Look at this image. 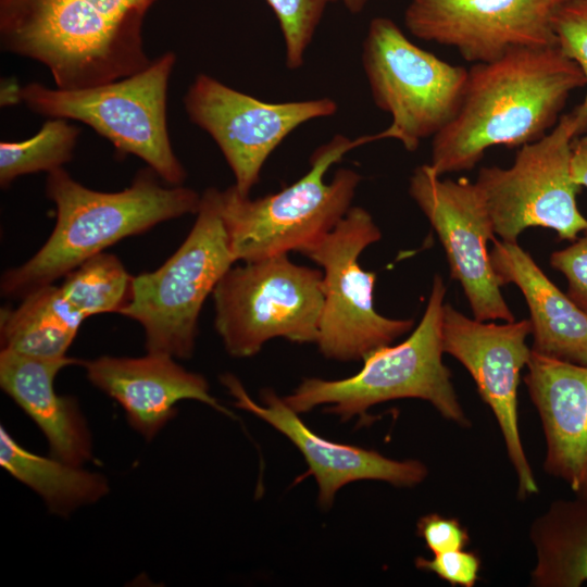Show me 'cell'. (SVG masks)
<instances>
[{"label":"cell","instance_id":"cell-20","mask_svg":"<svg viewBox=\"0 0 587 587\" xmlns=\"http://www.w3.org/2000/svg\"><path fill=\"white\" fill-rule=\"evenodd\" d=\"M489 254L500 285L514 284L526 300L532 351L587 365V313L546 276L517 242L495 239Z\"/></svg>","mask_w":587,"mask_h":587},{"label":"cell","instance_id":"cell-12","mask_svg":"<svg viewBox=\"0 0 587 587\" xmlns=\"http://www.w3.org/2000/svg\"><path fill=\"white\" fill-rule=\"evenodd\" d=\"M189 120L218 146L235 176L234 186L249 196L263 164L280 142L303 123L335 114L329 98L267 102L199 74L184 97Z\"/></svg>","mask_w":587,"mask_h":587},{"label":"cell","instance_id":"cell-25","mask_svg":"<svg viewBox=\"0 0 587 587\" xmlns=\"http://www.w3.org/2000/svg\"><path fill=\"white\" fill-rule=\"evenodd\" d=\"M80 129L65 118H48L33 137L0 142V185L22 175L50 173L73 158Z\"/></svg>","mask_w":587,"mask_h":587},{"label":"cell","instance_id":"cell-22","mask_svg":"<svg viewBox=\"0 0 587 587\" xmlns=\"http://www.w3.org/2000/svg\"><path fill=\"white\" fill-rule=\"evenodd\" d=\"M0 312L1 350L40 359H62L86 320L51 284Z\"/></svg>","mask_w":587,"mask_h":587},{"label":"cell","instance_id":"cell-30","mask_svg":"<svg viewBox=\"0 0 587 587\" xmlns=\"http://www.w3.org/2000/svg\"><path fill=\"white\" fill-rule=\"evenodd\" d=\"M416 534L433 554L465 549L471 541L467 529L458 519L434 512L419 519Z\"/></svg>","mask_w":587,"mask_h":587},{"label":"cell","instance_id":"cell-28","mask_svg":"<svg viewBox=\"0 0 587 587\" xmlns=\"http://www.w3.org/2000/svg\"><path fill=\"white\" fill-rule=\"evenodd\" d=\"M414 564L451 586L474 587L479 577L482 560L475 551L462 549L433 554L432 559L417 557Z\"/></svg>","mask_w":587,"mask_h":587},{"label":"cell","instance_id":"cell-29","mask_svg":"<svg viewBox=\"0 0 587 587\" xmlns=\"http://www.w3.org/2000/svg\"><path fill=\"white\" fill-rule=\"evenodd\" d=\"M569 247L554 251L550 264L567 280L570 299L587 313V229Z\"/></svg>","mask_w":587,"mask_h":587},{"label":"cell","instance_id":"cell-5","mask_svg":"<svg viewBox=\"0 0 587 587\" xmlns=\"http://www.w3.org/2000/svg\"><path fill=\"white\" fill-rule=\"evenodd\" d=\"M374 140V135L355 140L333 137L314 151L305 175L272 195L251 199L234 185L221 191L222 216L235 261L247 263L300 251L330 232L351 208L361 175L339 168L326 183L325 173L346 152Z\"/></svg>","mask_w":587,"mask_h":587},{"label":"cell","instance_id":"cell-24","mask_svg":"<svg viewBox=\"0 0 587 587\" xmlns=\"http://www.w3.org/2000/svg\"><path fill=\"white\" fill-rule=\"evenodd\" d=\"M133 279L116 255L101 252L65 275L59 287L71 307L87 319L121 313L132 297Z\"/></svg>","mask_w":587,"mask_h":587},{"label":"cell","instance_id":"cell-2","mask_svg":"<svg viewBox=\"0 0 587 587\" xmlns=\"http://www.w3.org/2000/svg\"><path fill=\"white\" fill-rule=\"evenodd\" d=\"M157 0H0L3 51L47 67L58 88L80 89L146 68L142 27Z\"/></svg>","mask_w":587,"mask_h":587},{"label":"cell","instance_id":"cell-27","mask_svg":"<svg viewBox=\"0 0 587 587\" xmlns=\"http://www.w3.org/2000/svg\"><path fill=\"white\" fill-rule=\"evenodd\" d=\"M560 50L583 71L587 86V0H567L553 22ZM578 136L587 133V92L584 101L572 111Z\"/></svg>","mask_w":587,"mask_h":587},{"label":"cell","instance_id":"cell-8","mask_svg":"<svg viewBox=\"0 0 587 587\" xmlns=\"http://www.w3.org/2000/svg\"><path fill=\"white\" fill-rule=\"evenodd\" d=\"M323 272L287 253L230 267L216 284L214 326L235 358L257 354L273 338L316 342L324 304Z\"/></svg>","mask_w":587,"mask_h":587},{"label":"cell","instance_id":"cell-32","mask_svg":"<svg viewBox=\"0 0 587 587\" xmlns=\"http://www.w3.org/2000/svg\"><path fill=\"white\" fill-rule=\"evenodd\" d=\"M21 87L16 83L5 82L4 87L1 88V105H10L21 102L20 91Z\"/></svg>","mask_w":587,"mask_h":587},{"label":"cell","instance_id":"cell-4","mask_svg":"<svg viewBox=\"0 0 587 587\" xmlns=\"http://www.w3.org/2000/svg\"><path fill=\"white\" fill-rule=\"evenodd\" d=\"M446 286L436 275L425 312L412 334L396 346H383L362 360L354 375L337 380L305 378L285 403L298 414L327 404L325 412L341 421L369 417L367 410L386 401L415 398L428 401L445 420L469 428L472 423L444 364L441 324Z\"/></svg>","mask_w":587,"mask_h":587},{"label":"cell","instance_id":"cell-26","mask_svg":"<svg viewBox=\"0 0 587 587\" xmlns=\"http://www.w3.org/2000/svg\"><path fill=\"white\" fill-rule=\"evenodd\" d=\"M275 13L285 42L286 65H303L305 51L327 5L336 0H265Z\"/></svg>","mask_w":587,"mask_h":587},{"label":"cell","instance_id":"cell-10","mask_svg":"<svg viewBox=\"0 0 587 587\" xmlns=\"http://www.w3.org/2000/svg\"><path fill=\"white\" fill-rule=\"evenodd\" d=\"M577 136V122L570 112L544 137L521 146L510 167L479 170L474 183L495 234L503 241L517 242L529 227L550 228L560 239L573 241L587 229L576 201L580 186L571 166Z\"/></svg>","mask_w":587,"mask_h":587},{"label":"cell","instance_id":"cell-9","mask_svg":"<svg viewBox=\"0 0 587 587\" xmlns=\"http://www.w3.org/2000/svg\"><path fill=\"white\" fill-rule=\"evenodd\" d=\"M362 64L375 104L391 124L377 139L392 138L415 151L457 114L467 70L449 64L414 45L388 17L371 21L363 41Z\"/></svg>","mask_w":587,"mask_h":587},{"label":"cell","instance_id":"cell-33","mask_svg":"<svg viewBox=\"0 0 587 587\" xmlns=\"http://www.w3.org/2000/svg\"><path fill=\"white\" fill-rule=\"evenodd\" d=\"M345 7L353 14L360 13L366 5L367 0H341Z\"/></svg>","mask_w":587,"mask_h":587},{"label":"cell","instance_id":"cell-13","mask_svg":"<svg viewBox=\"0 0 587 587\" xmlns=\"http://www.w3.org/2000/svg\"><path fill=\"white\" fill-rule=\"evenodd\" d=\"M529 320L496 324L472 320L445 303L441 340L445 353L471 374L482 400L491 410L507 454L517 477L516 496L527 499L539 492L519 428L517 388L532 349Z\"/></svg>","mask_w":587,"mask_h":587},{"label":"cell","instance_id":"cell-15","mask_svg":"<svg viewBox=\"0 0 587 587\" xmlns=\"http://www.w3.org/2000/svg\"><path fill=\"white\" fill-rule=\"evenodd\" d=\"M566 1L410 0L404 25L469 62H492L519 49L557 47L553 22Z\"/></svg>","mask_w":587,"mask_h":587},{"label":"cell","instance_id":"cell-3","mask_svg":"<svg viewBox=\"0 0 587 587\" xmlns=\"http://www.w3.org/2000/svg\"><path fill=\"white\" fill-rule=\"evenodd\" d=\"M158 177L148 167L127 188L103 192L79 184L63 167L48 173L46 195L55 205L54 228L28 261L3 274L2 296L23 299L123 238L198 212L201 196L197 191L182 185L163 186Z\"/></svg>","mask_w":587,"mask_h":587},{"label":"cell","instance_id":"cell-14","mask_svg":"<svg viewBox=\"0 0 587 587\" xmlns=\"http://www.w3.org/2000/svg\"><path fill=\"white\" fill-rule=\"evenodd\" d=\"M409 193L436 230L450 275L460 282L474 319L515 321L490 261L487 243L495 240V230L475 183L440 179L424 164L410 177Z\"/></svg>","mask_w":587,"mask_h":587},{"label":"cell","instance_id":"cell-1","mask_svg":"<svg viewBox=\"0 0 587 587\" xmlns=\"http://www.w3.org/2000/svg\"><path fill=\"white\" fill-rule=\"evenodd\" d=\"M586 86L580 67L557 47L511 51L473 63L455 116L433 137L438 176L471 171L490 147H521L549 133L572 91Z\"/></svg>","mask_w":587,"mask_h":587},{"label":"cell","instance_id":"cell-23","mask_svg":"<svg viewBox=\"0 0 587 587\" xmlns=\"http://www.w3.org/2000/svg\"><path fill=\"white\" fill-rule=\"evenodd\" d=\"M0 465L36 491L51 513L66 516L77 508L97 502L109 492L107 478L54 457H42L22 447L0 427Z\"/></svg>","mask_w":587,"mask_h":587},{"label":"cell","instance_id":"cell-11","mask_svg":"<svg viewBox=\"0 0 587 587\" xmlns=\"http://www.w3.org/2000/svg\"><path fill=\"white\" fill-rule=\"evenodd\" d=\"M380 237L372 215L351 207L330 232L299 251L323 270L324 304L316 344L328 359L361 360L413 327V320L388 319L374 308L376 274L364 271L359 257Z\"/></svg>","mask_w":587,"mask_h":587},{"label":"cell","instance_id":"cell-31","mask_svg":"<svg viewBox=\"0 0 587 587\" xmlns=\"http://www.w3.org/2000/svg\"><path fill=\"white\" fill-rule=\"evenodd\" d=\"M571 166L574 180L587 188V147L574 141Z\"/></svg>","mask_w":587,"mask_h":587},{"label":"cell","instance_id":"cell-16","mask_svg":"<svg viewBox=\"0 0 587 587\" xmlns=\"http://www.w3.org/2000/svg\"><path fill=\"white\" fill-rule=\"evenodd\" d=\"M221 383L235 398V407L262 419L298 448L309 466L308 474L316 480L317 501L322 508L328 509L337 491L352 482L380 480L395 487L410 488L424 482L428 475V467L420 460H394L375 450L321 437L270 388L262 391V404H259L234 375H222Z\"/></svg>","mask_w":587,"mask_h":587},{"label":"cell","instance_id":"cell-34","mask_svg":"<svg viewBox=\"0 0 587 587\" xmlns=\"http://www.w3.org/2000/svg\"><path fill=\"white\" fill-rule=\"evenodd\" d=\"M576 143L587 147V135L582 136L579 139L575 140Z\"/></svg>","mask_w":587,"mask_h":587},{"label":"cell","instance_id":"cell-21","mask_svg":"<svg viewBox=\"0 0 587 587\" xmlns=\"http://www.w3.org/2000/svg\"><path fill=\"white\" fill-rule=\"evenodd\" d=\"M533 587H579L587 582V496L557 499L529 526Z\"/></svg>","mask_w":587,"mask_h":587},{"label":"cell","instance_id":"cell-7","mask_svg":"<svg viewBox=\"0 0 587 587\" xmlns=\"http://www.w3.org/2000/svg\"><path fill=\"white\" fill-rule=\"evenodd\" d=\"M195 224L163 265L134 276L132 297L120 314L138 322L150 353L192 355L202 305L236 262L222 216L221 190L201 195Z\"/></svg>","mask_w":587,"mask_h":587},{"label":"cell","instance_id":"cell-19","mask_svg":"<svg viewBox=\"0 0 587 587\" xmlns=\"http://www.w3.org/2000/svg\"><path fill=\"white\" fill-rule=\"evenodd\" d=\"M73 358L40 359L9 350L0 352V386L37 424L48 440L50 455L82 465L92 458V440L77 401L54 390L58 373Z\"/></svg>","mask_w":587,"mask_h":587},{"label":"cell","instance_id":"cell-6","mask_svg":"<svg viewBox=\"0 0 587 587\" xmlns=\"http://www.w3.org/2000/svg\"><path fill=\"white\" fill-rule=\"evenodd\" d=\"M176 55L167 51L133 75L80 89L21 87L20 100L48 118L84 123L117 151L145 161L159 178L182 185L187 173L176 157L167 129L166 102Z\"/></svg>","mask_w":587,"mask_h":587},{"label":"cell","instance_id":"cell-18","mask_svg":"<svg viewBox=\"0 0 587 587\" xmlns=\"http://www.w3.org/2000/svg\"><path fill=\"white\" fill-rule=\"evenodd\" d=\"M526 367L545 438L544 472L587 496V365L532 351Z\"/></svg>","mask_w":587,"mask_h":587},{"label":"cell","instance_id":"cell-17","mask_svg":"<svg viewBox=\"0 0 587 587\" xmlns=\"http://www.w3.org/2000/svg\"><path fill=\"white\" fill-rule=\"evenodd\" d=\"M89 382L121 404L128 424L151 440L176 414V403L197 400L233 416L210 394L207 379L185 370L173 357L150 353L141 358L103 355L80 363Z\"/></svg>","mask_w":587,"mask_h":587}]
</instances>
